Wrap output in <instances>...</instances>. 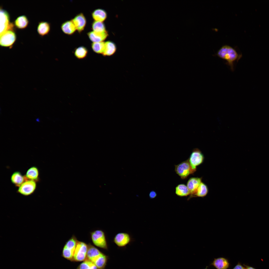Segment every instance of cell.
<instances>
[{
  "label": "cell",
  "mask_w": 269,
  "mask_h": 269,
  "mask_svg": "<svg viewBox=\"0 0 269 269\" xmlns=\"http://www.w3.org/2000/svg\"><path fill=\"white\" fill-rule=\"evenodd\" d=\"M108 259V257L102 253L94 258L92 261L98 269H105Z\"/></svg>",
  "instance_id": "14"
},
{
  "label": "cell",
  "mask_w": 269,
  "mask_h": 269,
  "mask_svg": "<svg viewBox=\"0 0 269 269\" xmlns=\"http://www.w3.org/2000/svg\"><path fill=\"white\" fill-rule=\"evenodd\" d=\"M62 31L65 34L68 35L73 34L76 30L75 27L72 20H68L63 22L61 26Z\"/></svg>",
  "instance_id": "16"
},
{
  "label": "cell",
  "mask_w": 269,
  "mask_h": 269,
  "mask_svg": "<svg viewBox=\"0 0 269 269\" xmlns=\"http://www.w3.org/2000/svg\"><path fill=\"white\" fill-rule=\"evenodd\" d=\"M11 182L16 186L19 187L25 181L28 180L25 175H23L19 171L14 172L11 177Z\"/></svg>",
  "instance_id": "15"
},
{
  "label": "cell",
  "mask_w": 269,
  "mask_h": 269,
  "mask_svg": "<svg viewBox=\"0 0 269 269\" xmlns=\"http://www.w3.org/2000/svg\"><path fill=\"white\" fill-rule=\"evenodd\" d=\"M175 166V172L182 179H186L196 171V169L194 168L191 166L188 159Z\"/></svg>",
  "instance_id": "2"
},
{
  "label": "cell",
  "mask_w": 269,
  "mask_h": 269,
  "mask_svg": "<svg viewBox=\"0 0 269 269\" xmlns=\"http://www.w3.org/2000/svg\"><path fill=\"white\" fill-rule=\"evenodd\" d=\"M50 29V24L49 22L41 21L39 22L38 23L37 30L40 35L43 36L49 33Z\"/></svg>",
  "instance_id": "19"
},
{
  "label": "cell",
  "mask_w": 269,
  "mask_h": 269,
  "mask_svg": "<svg viewBox=\"0 0 269 269\" xmlns=\"http://www.w3.org/2000/svg\"><path fill=\"white\" fill-rule=\"evenodd\" d=\"M36 184L35 181L28 180L19 187L17 192L22 195L27 196L33 194L36 190Z\"/></svg>",
  "instance_id": "7"
},
{
  "label": "cell",
  "mask_w": 269,
  "mask_h": 269,
  "mask_svg": "<svg viewBox=\"0 0 269 269\" xmlns=\"http://www.w3.org/2000/svg\"><path fill=\"white\" fill-rule=\"evenodd\" d=\"M213 56L225 60V64L232 72L235 70V64L242 57V54L238 53L235 48L226 45L222 46Z\"/></svg>",
  "instance_id": "1"
},
{
  "label": "cell",
  "mask_w": 269,
  "mask_h": 269,
  "mask_svg": "<svg viewBox=\"0 0 269 269\" xmlns=\"http://www.w3.org/2000/svg\"><path fill=\"white\" fill-rule=\"evenodd\" d=\"M211 265L217 269H227L229 266L228 260L223 257L215 259Z\"/></svg>",
  "instance_id": "18"
},
{
  "label": "cell",
  "mask_w": 269,
  "mask_h": 269,
  "mask_svg": "<svg viewBox=\"0 0 269 269\" xmlns=\"http://www.w3.org/2000/svg\"><path fill=\"white\" fill-rule=\"evenodd\" d=\"M39 171L37 167L35 166L32 167L27 171L26 175L28 180H33L36 182L39 180Z\"/></svg>",
  "instance_id": "21"
},
{
  "label": "cell",
  "mask_w": 269,
  "mask_h": 269,
  "mask_svg": "<svg viewBox=\"0 0 269 269\" xmlns=\"http://www.w3.org/2000/svg\"><path fill=\"white\" fill-rule=\"evenodd\" d=\"M233 269H246V268L243 267L240 264L238 263Z\"/></svg>",
  "instance_id": "30"
},
{
  "label": "cell",
  "mask_w": 269,
  "mask_h": 269,
  "mask_svg": "<svg viewBox=\"0 0 269 269\" xmlns=\"http://www.w3.org/2000/svg\"><path fill=\"white\" fill-rule=\"evenodd\" d=\"M244 266L245 267L246 269H256L255 268L250 266H247L244 265Z\"/></svg>",
  "instance_id": "31"
},
{
  "label": "cell",
  "mask_w": 269,
  "mask_h": 269,
  "mask_svg": "<svg viewBox=\"0 0 269 269\" xmlns=\"http://www.w3.org/2000/svg\"><path fill=\"white\" fill-rule=\"evenodd\" d=\"M29 23L28 20L25 15H22L18 17L15 19L14 24L16 27L19 29H23L27 26Z\"/></svg>",
  "instance_id": "22"
},
{
  "label": "cell",
  "mask_w": 269,
  "mask_h": 269,
  "mask_svg": "<svg viewBox=\"0 0 269 269\" xmlns=\"http://www.w3.org/2000/svg\"><path fill=\"white\" fill-rule=\"evenodd\" d=\"M87 34L89 39L92 42H103L108 35L107 31L98 33L91 31L88 32Z\"/></svg>",
  "instance_id": "13"
},
{
  "label": "cell",
  "mask_w": 269,
  "mask_h": 269,
  "mask_svg": "<svg viewBox=\"0 0 269 269\" xmlns=\"http://www.w3.org/2000/svg\"></svg>",
  "instance_id": "33"
},
{
  "label": "cell",
  "mask_w": 269,
  "mask_h": 269,
  "mask_svg": "<svg viewBox=\"0 0 269 269\" xmlns=\"http://www.w3.org/2000/svg\"><path fill=\"white\" fill-rule=\"evenodd\" d=\"M204 156L201 151L198 148L194 149L192 151L188 159L190 164L195 169L202 163L204 160Z\"/></svg>",
  "instance_id": "8"
},
{
  "label": "cell",
  "mask_w": 269,
  "mask_h": 269,
  "mask_svg": "<svg viewBox=\"0 0 269 269\" xmlns=\"http://www.w3.org/2000/svg\"><path fill=\"white\" fill-rule=\"evenodd\" d=\"M77 30L79 33L83 31L86 24V19L84 14L80 13L76 15L71 20Z\"/></svg>",
  "instance_id": "10"
},
{
  "label": "cell",
  "mask_w": 269,
  "mask_h": 269,
  "mask_svg": "<svg viewBox=\"0 0 269 269\" xmlns=\"http://www.w3.org/2000/svg\"><path fill=\"white\" fill-rule=\"evenodd\" d=\"M208 192V189L207 185L202 182L193 197H203L207 195Z\"/></svg>",
  "instance_id": "24"
},
{
  "label": "cell",
  "mask_w": 269,
  "mask_h": 269,
  "mask_svg": "<svg viewBox=\"0 0 269 269\" xmlns=\"http://www.w3.org/2000/svg\"><path fill=\"white\" fill-rule=\"evenodd\" d=\"M92 31L95 32L102 33L106 31L105 24L103 22L93 21L92 24Z\"/></svg>",
  "instance_id": "26"
},
{
  "label": "cell",
  "mask_w": 269,
  "mask_h": 269,
  "mask_svg": "<svg viewBox=\"0 0 269 269\" xmlns=\"http://www.w3.org/2000/svg\"><path fill=\"white\" fill-rule=\"evenodd\" d=\"M91 240L96 246L105 249H108L107 242L105 233L101 230H97L91 233Z\"/></svg>",
  "instance_id": "4"
},
{
  "label": "cell",
  "mask_w": 269,
  "mask_h": 269,
  "mask_svg": "<svg viewBox=\"0 0 269 269\" xmlns=\"http://www.w3.org/2000/svg\"><path fill=\"white\" fill-rule=\"evenodd\" d=\"M88 245L78 241L74 252L73 261H83L87 259Z\"/></svg>",
  "instance_id": "5"
},
{
  "label": "cell",
  "mask_w": 269,
  "mask_h": 269,
  "mask_svg": "<svg viewBox=\"0 0 269 269\" xmlns=\"http://www.w3.org/2000/svg\"><path fill=\"white\" fill-rule=\"evenodd\" d=\"M149 198L151 199H153L155 198L157 196V194L154 191H152L149 193Z\"/></svg>",
  "instance_id": "29"
},
{
  "label": "cell",
  "mask_w": 269,
  "mask_h": 269,
  "mask_svg": "<svg viewBox=\"0 0 269 269\" xmlns=\"http://www.w3.org/2000/svg\"><path fill=\"white\" fill-rule=\"evenodd\" d=\"M39 120V119L38 118H37L36 119V121L38 122H39L40 121Z\"/></svg>",
  "instance_id": "32"
},
{
  "label": "cell",
  "mask_w": 269,
  "mask_h": 269,
  "mask_svg": "<svg viewBox=\"0 0 269 269\" xmlns=\"http://www.w3.org/2000/svg\"><path fill=\"white\" fill-rule=\"evenodd\" d=\"M0 35L7 30L10 23L9 22V16L6 10L0 8Z\"/></svg>",
  "instance_id": "11"
},
{
  "label": "cell",
  "mask_w": 269,
  "mask_h": 269,
  "mask_svg": "<svg viewBox=\"0 0 269 269\" xmlns=\"http://www.w3.org/2000/svg\"><path fill=\"white\" fill-rule=\"evenodd\" d=\"M78 240L74 235L66 243L63 248L62 256L65 259L73 261L74 252Z\"/></svg>",
  "instance_id": "3"
},
{
  "label": "cell",
  "mask_w": 269,
  "mask_h": 269,
  "mask_svg": "<svg viewBox=\"0 0 269 269\" xmlns=\"http://www.w3.org/2000/svg\"><path fill=\"white\" fill-rule=\"evenodd\" d=\"M131 241V238L128 233L120 232L117 233L113 239L114 243L119 247H123L128 244Z\"/></svg>",
  "instance_id": "9"
},
{
  "label": "cell",
  "mask_w": 269,
  "mask_h": 269,
  "mask_svg": "<svg viewBox=\"0 0 269 269\" xmlns=\"http://www.w3.org/2000/svg\"><path fill=\"white\" fill-rule=\"evenodd\" d=\"M88 50L85 47L83 46H79L76 48L74 52L75 56L79 59H83L87 56L88 53Z\"/></svg>",
  "instance_id": "25"
},
{
  "label": "cell",
  "mask_w": 269,
  "mask_h": 269,
  "mask_svg": "<svg viewBox=\"0 0 269 269\" xmlns=\"http://www.w3.org/2000/svg\"><path fill=\"white\" fill-rule=\"evenodd\" d=\"M202 178L192 177L188 181L187 186L190 192L191 197H193L202 182Z\"/></svg>",
  "instance_id": "12"
},
{
  "label": "cell",
  "mask_w": 269,
  "mask_h": 269,
  "mask_svg": "<svg viewBox=\"0 0 269 269\" xmlns=\"http://www.w3.org/2000/svg\"><path fill=\"white\" fill-rule=\"evenodd\" d=\"M76 269H98L92 262L86 259L81 263Z\"/></svg>",
  "instance_id": "28"
},
{
  "label": "cell",
  "mask_w": 269,
  "mask_h": 269,
  "mask_svg": "<svg viewBox=\"0 0 269 269\" xmlns=\"http://www.w3.org/2000/svg\"><path fill=\"white\" fill-rule=\"evenodd\" d=\"M92 17L94 21L103 22L106 19L107 14L106 12L101 8L96 9L92 12Z\"/></svg>",
  "instance_id": "17"
},
{
  "label": "cell",
  "mask_w": 269,
  "mask_h": 269,
  "mask_svg": "<svg viewBox=\"0 0 269 269\" xmlns=\"http://www.w3.org/2000/svg\"><path fill=\"white\" fill-rule=\"evenodd\" d=\"M117 49L116 44L113 42L108 41L105 42V48L102 55L104 56H110L115 52Z\"/></svg>",
  "instance_id": "20"
},
{
  "label": "cell",
  "mask_w": 269,
  "mask_h": 269,
  "mask_svg": "<svg viewBox=\"0 0 269 269\" xmlns=\"http://www.w3.org/2000/svg\"><path fill=\"white\" fill-rule=\"evenodd\" d=\"M16 39V35L13 29H8L0 35V45L4 47H10L13 44Z\"/></svg>",
  "instance_id": "6"
},
{
  "label": "cell",
  "mask_w": 269,
  "mask_h": 269,
  "mask_svg": "<svg viewBox=\"0 0 269 269\" xmlns=\"http://www.w3.org/2000/svg\"><path fill=\"white\" fill-rule=\"evenodd\" d=\"M92 50L95 53L103 54L105 48V42H92L91 44Z\"/></svg>",
  "instance_id": "27"
},
{
  "label": "cell",
  "mask_w": 269,
  "mask_h": 269,
  "mask_svg": "<svg viewBox=\"0 0 269 269\" xmlns=\"http://www.w3.org/2000/svg\"><path fill=\"white\" fill-rule=\"evenodd\" d=\"M175 193L180 197L186 196L190 194L187 186L184 184H179L176 187Z\"/></svg>",
  "instance_id": "23"
}]
</instances>
